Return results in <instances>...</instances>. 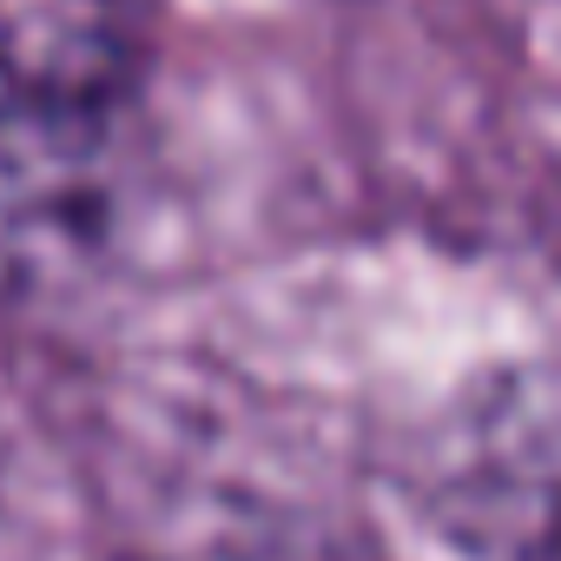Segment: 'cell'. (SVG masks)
I'll use <instances>...</instances> for the list:
<instances>
[{
	"label": "cell",
	"instance_id": "1",
	"mask_svg": "<svg viewBox=\"0 0 561 561\" xmlns=\"http://www.w3.org/2000/svg\"><path fill=\"white\" fill-rule=\"evenodd\" d=\"M430 508L489 561L561 554V377L508 370L449 410Z\"/></svg>",
	"mask_w": 561,
	"mask_h": 561
},
{
	"label": "cell",
	"instance_id": "2",
	"mask_svg": "<svg viewBox=\"0 0 561 561\" xmlns=\"http://www.w3.org/2000/svg\"><path fill=\"white\" fill-rule=\"evenodd\" d=\"M554 561H561V554H554Z\"/></svg>",
	"mask_w": 561,
	"mask_h": 561
}]
</instances>
